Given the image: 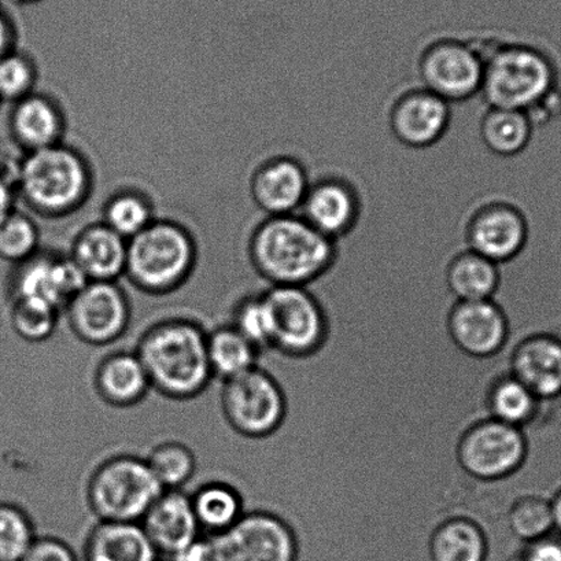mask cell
<instances>
[{
	"label": "cell",
	"instance_id": "1",
	"mask_svg": "<svg viewBox=\"0 0 561 561\" xmlns=\"http://www.w3.org/2000/svg\"><path fill=\"white\" fill-rule=\"evenodd\" d=\"M250 264L268 287H310L334 271L340 242L332 241L298 214L265 217L250 236Z\"/></svg>",
	"mask_w": 561,
	"mask_h": 561
},
{
	"label": "cell",
	"instance_id": "2",
	"mask_svg": "<svg viewBox=\"0 0 561 561\" xmlns=\"http://www.w3.org/2000/svg\"><path fill=\"white\" fill-rule=\"evenodd\" d=\"M468 36L483 57L481 95L488 107L528 113L559 89V70L541 47L497 30Z\"/></svg>",
	"mask_w": 561,
	"mask_h": 561
},
{
	"label": "cell",
	"instance_id": "3",
	"mask_svg": "<svg viewBox=\"0 0 561 561\" xmlns=\"http://www.w3.org/2000/svg\"><path fill=\"white\" fill-rule=\"evenodd\" d=\"M134 351L144 363L151 389L165 399H197L215 379L208 356V331L197 320H158L141 332Z\"/></svg>",
	"mask_w": 561,
	"mask_h": 561
},
{
	"label": "cell",
	"instance_id": "4",
	"mask_svg": "<svg viewBox=\"0 0 561 561\" xmlns=\"http://www.w3.org/2000/svg\"><path fill=\"white\" fill-rule=\"evenodd\" d=\"M14 184L26 208L59 219L75 214L90 198L92 172L87 158L62 141L23 154L14 165Z\"/></svg>",
	"mask_w": 561,
	"mask_h": 561
},
{
	"label": "cell",
	"instance_id": "5",
	"mask_svg": "<svg viewBox=\"0 0 561 561\" xmlns=\"http://www.w3.org/2000/svg\"><path fill=\"white\" fill-rule=\"evenodd\" d=\"M195 263L197 244L187 228L156 219L129 239L124 276L141 293L167 296L190 279Z\"/></svg>",
	"mask_w": 561,
	"mask_h": 561
},
{
	"label": "cell",
	"instance_id": "6",
	"mask_svg": "<svg viewBox=\"0 0 561 561\" xmlns=\"http://www.w3.org/2000/svg\"><path fill=\"white\" fill-rule=\"evenodd\" d=\"M163 493L146 459L135 455L108 457L87 482V504L101 522L140 523Z\"/></svg>",
	"mask_w": 561,
	"mask_h": 561
},
{
	"label": "cell",
	"instance_id": "7",
	"mask_svg": "<svg viewBox=\"0 0 561 561\" xmlns=\"http://www.w3.org/2000/svg\"><path fill=\"white\" fill-rule=\"evenodd\" d=\"M484 62L470 36L437 34L419 48V85L450 103L481 95Z\"/></svg>",
	"mask_w": 561,
	"mask_h": 561
},
{
	"label": "cell",
	"instance_id": "8",
	"mask_svg": "<svg viewBox=\"0 0 561 561\" xmlns=\"http://www.w3.org/2000/svg\"><path fill=\"white\" fill-rule=\"evenodd\" d=\"M220 404L232 432L252 440L272 437L282 427L287 413L282 386L261 365L225 380Z\"/></svg>",
	"mask_w": 561,
	"mask_h": 561
},
{
	"label": "cell",
	"instance_id": "9",
	"mask_svg": "<svg viewBox=\"0 0 561 561\" xmlns=\"http://www.w3.org/2000/svg\"><path fill=\"white\" fill-rule=\"evenodd\" d=\"M274 334L270 351L287 357H307L325 340L323 307L308 287H266Z\"/></svg>",
	"mask_w": 561,
	"mask_h": 561
},
{
	"label": "cell",
	"instance_id": "10",
	"mask_svg": "<svg viewBox=\"0 0 561 561\" xmlns=\"http://www.w3.org/2000/svg\"><path fill=\"white\" fill-rule=\"evenodd\" d=\"M527 454V438L522 428L490 417L462 435L457 461L468 477L479 482H495L515 476L525 465Z\"/></svg>",
	"mask_w": 561,
	"mask_h": 561
},
{
	"label": "cell",
	"instance_id": "11",
	"mask_svg": "<svg viewBox=\"0 0 561 561\" xmlns=\"http://www.w3.org/2000/svg\"><path fill=\"white\" fill-rule=\"evenodd\" d=\"M64 312L72 334L94 347L122 340L133 319L127 293L117 282H87Z\"/></svg>",
	"mask_w": 561,
	"mask_h": 561
},
{
	"label": "cell",
	"instance_id": "12",
	"mask_svg": "<svg viewBox=\"0 0 561 561\" xmlns=\"http://www.w3.org/2000/svg\"><path fill=\"white\" fill-rule=\"evenodd\" d=\"M462 236L467 249L503 266L526 249L530 225L520 206L506 198H490L470 211Z\"/></svg>",
	"mask_w": 561,
	"mask_h": 561
},
{
	"label": "cell",
	"instance_id": "13",
	"mask_svg": "<svg viewBox=\"0 0 561 561\" xmlns=\"http://www.w3.org/2000/svg\"><path fill=\"white\" fill-rule=\"evenodd\" d=\"M364 214L362 193L351 178L323 173L312 178L298 215L316 231L340 242L356 230Z\"/></svg>",
	"mask_w": 561,
	"mask_h": 561
},
{
	"label": "cell",
	"instance_id": "14",
	"mask_svg": "<svg viewBox=\"0 0 561 561\" xmlns=\"http://www.w3.org/2000/svg\"><path fill=\"white\" fill-rule=\"evenodd\" d=\"M450 124V103L419 84L400 91L388 111L390 134L408 149L424 150L439 144Z\"/></svg>",
	"mask_w": 561,
	"mask_h": 561
},
{
	"label": "cell",
	"instance_id": "15",
	"mask_svg": "<svg viewBox=\"0 0 561 561\" xmlns=\"http://www.w3.org/2000/svg\"><path fill=\"white\" fill-rule=\"evenodd\" d=\"M85 283V277L69 255L42 253L39 250L34 257L14 265L8 286L9 298L10 301L36 299L62 312Z\"/></svg>",
	"mask_w": 561,
	"mask_h": 561
},
{
	"label": "cell",
	"instance_id": "16",
	"mask_svg": "<svg viewBox=\"0 0 561 561\" xmlns=\"http://www.w3.org/2000/svg\"><path fill=\"white\" fill-rule=\"evenodd\" d=\"M312 182L301 158L275 154L261 161L250 176V197L265 217L298 214Z\"/></svg>",
	"mask_w": 561,
	"mask_h": 561
},
{
	"label": "cell",
	"instance_id": "17",
	"mask_svg": "<svg viewBox=\"0 0 561 561\" xmlns=\"http://www.w3.org/2000/svg\"><path fill=\"white\" fill-rule=\"evenodd\" d=\"M233 561H298L296 533L280 516L254 508L225 533Z\"/></svg>",
	"mask_w": 561,
	"mask_h": 561
},
{
	"label": "cell",
	"instance_id": "18",
	"mask_svg": "<svg viewBox=\"0 0 561 561\" xmlns=\"http://www.w3.org/2000/svg\"><path fill=\"white\" fill-rule=\"evenodd\" d=\"M449 332L455 345L471 357H492L510 340V324L494 299L457 301L449 314Z\"/></svg>",
	"mask_w": 561,
	"mask_h": 561
},
{
	"label": "cell",
	"instance_id": "19",
	"mask_svg": "<svg viewBox=\"0 0 561 561\" xmlns=\"http://www.w3.org/2000/svg\"><path fill=\"white\" fill-rule=\"evenodd\" d=\"M158 554L176 559L203 536L194 514L192 495L183 490H163L140 520Z\"/></svg>",
	"mask_w": 561,
	"mask_h": 561
},
{
	"label": "cell",
	"instance_id": "20",
	"mask_svg": "<svg viewBox=\"0 0 561 561\" xmlns=\"http://www.w3.org/2000/svg\"><path fill=\"white\" fill-rule=\"evenodd\" d=\"M510 368L539 401L561 399V336L537 332L523 337L512 351Z\"/></svg>",
	"mask_w": 561,
	"mask_h": 561
},
{
	"label": "cell",
	"instance_id": "21",
	"mask_svg": "<svg viewBox=\"0 0 561 561\" xmlns=\"http://www.w3.org/2000/svg\"><path fill=\"white\" fill-rule=\"evenodd\" d=\"M8 127L14 145L28 154L62 144L67 118L53 96L35 91L13 103Z\"/></svg>",
	"mask_w": 561,
	"mask_h": 561
},
{
	"label": "cell",
	"instance_id": "22",
	"mask_svg": "<svg viewBox=\"0 0 561 561\" xmlns=\"http://www.w3.org/2000/svg\"><path fill=\"white\" fill-rule=\"evenodd\" d=\"M128 241L103 222H92L70 244L69 259L87 282H117L125 274Z\"/></svg>",
	"mask_w": 561,
	"mask_h": 561
},
{
	"label": "cell",
	"instance_id": "23",
	"mask_svg": "<svg viewBox=\"0 0 561 561\" xmlns=\"http://www.w3.org/2000/svg\"><path fill=\"white\" fill-rule=\"evenodd\" d=\"M94 389L102 402L117 410L139 405L152 390L144 363L135 351L106 354L96 365Z\"/></svg>",
	"mask_w": 561,
	"mask_h": 561
},
{
	"label": "cell",
	"instance_id": "24",
	"mask_svg": "<svg viewBox=\"0 0 561 561\" xmlns=\"http://www.w3.org/2000/svg\"><path fill=\"white\" fill-rule=\"evenodd\" d=\"M85 561H158L154 545L140 523L101 522L84 541Z\"/></svg>",
	"mask_w": 561,
	"mask_h": 561
},
{
	"label": "cell",
	"instance_id": "25",
	"mask_svg": "<svg viewBox=\"0 0 561 561\" xmlns=\"http://www.w3.org/2000/svg\"><path fill=\"white\" fill-rule=\"evenodd\" d=\"M443 282L456 301H484L497 296L503 271L493 261L465 248L446 263Z\"/></svg>",
	"mask_w": 561,
	"mask_h": 561
},
{
	"label": "cell",
	"instance_id": "26",
	"mask_svg": "<svg viewBox=\"0 0 561 561\" xmlns=\"http://www.w3.org/2000/svg\"><path fill=\"white\" fill-rule=\"evenodd\" d=\"M428 558L430 561H488L486 534L467 517L445 520L430 537Z\"/></svg>",
	"mask_w": 561,
	"mask_h": 561
},
{
	"label": "cell",
	"instance_id": "27",
	"mask_svg": "<svg viewBox=\"0 0 561 561\" xmlns=\"http://www.w3.org/2000/svg\"><path fill=\"white\" fill-rule=\"evenodd\" d=\"M534 128L536 127L526 112L488 107L479 122V136L483 146L494 156L511 158L527 149Z\"/></svg>",
	"mask_w": 561,
	"mask_h": 561
},
{
	"label": "cell",
	"instance_id": "28",
	"mask_svg": "<svg viewBox=\"0 0 561 561\" xmlns=\"http://www.w3.org/2000/svg\"><path fill=\"white\" fill-rule=\"evenodd\" d=\"M190 495L201 530L209 534L230 531L247 512L242 493L230 483L208 482Z\"/></svg>",
	"mask_w": 561,
	"mask_h": 561
},
{
	"label": "cell",
	"instance_id": "29",
	"mask_svg": "<svg viewBox=\"0 0 561 561\" xmlns=\"http://www.w3.org/2000/svg\"><path fill=\"white\" fill-rule=\"evenodd\" d=\"M261 353L236 327L222 324L208 331V356L211 374L222 382L257 367Z\"/></svg>",
	"mask_w": 561,
	"mask_h": 561
},
{
	"label": "cell",
	"instance_id": "30",
	"mask_svg": "<svg viewBox=\"0 0 561 561\" xmlns=\"http://www.w3.org/2000/svg\"><path fill=\"white\" fill-rule=\"evenodd\" d=\"M541 401L508 375L495 382L489 396L490 416L514 427H526L536 419Z\"/></svg>",
	"mask_w": 561,
	"mask_h": 561
},
{
	"label": "cell",
	"instance_id": "31",
	"mask_svg": "<svg viewBox=\"0 0 561 561\" xmlns=\"http://www.w3.org/2000/svg\"><path fill=\"white\" fill-rule=\"evenodd\" d=\"M154 220L151 201L135 190H123L112 195L103 206V225L127 241Z\"/></svg>",
	"mask_w": 561,
	"mask_h": 561
},
{
	"label": "cell",
	"instance_id": "32",
	"mask_svg": "<svg viewBox=\"0 0 561 561\" xmlns=\"http://www.w3.org/2000/svg\"><path fill=\"white\" fill-rule=\"evenodd\" d=\"M146 461L163 490H183L198 467L193 449L179 440L158 444Z\"/></svg>",
	"mask_w": 561,
	"mask_h": 561
},
{
	"label": "cell",
	"instance_id": "33",
	"mask_svg": "<svg viewBox=\"0 0 561 561\" xmlns=\"http://www.w3.org/2000/svg\"><path fill=\"white\" fill-rule=\"evenodd\" d=\"M506 526L517 542L528 543L554 531L552 505L547 495L526 494L506 512Z\"/></svg>",
	"mask_w": 561,
	"mask_h": 561
},
{
	"label": "cell",
	"instance_id": "34",
	"mask_svg": "<svg viewBox=\"0 0 561 561\" xmlns=\"http://www.w3.org/2000/svg\"><path fill=\"white\" fill-rule=\"evenodd\" d=\"M39 227L30 215L13 209L0 219V260L19 265L39 252Z\"/></svg>",
	"mask_w": 561,
	"mask_h": 561
},
{
	"label": "cell",
	"instance_id": "35",
	"mask_svg": "<svg viewBox=\"0 0 561 561\" xmlns=\"http://www.w3.org/2000/svg\"><path fill=\"white\" fill-rule=\"evenodd\" d=\"M61 310L36 299H12L10 301V324L21 340L43 343L56 334Z\"/></svg>",
	"mask_w": 561,
	"mask_h": 561
},
{
	"label": "cell",
	"instance_id": "36",
	"mask_svg": "<svg viewBox=\"0 0 561 561\" xmlns=\"http://www.w3.org/2000/svg\"><path fill=\"white\" fill-rule=\"evenodd\" d=\"M230 324L236 327L261 353L270 351L274 320H272L270 302L264 291L243 297L232 310Z\"/></svg>",
	"mask_w": 561,
	"mask_h": 561
},
{
	"label": "cell",
	"instance_id": "37",
	"mask_svg": "<svg viewBox=\"0 0 561 561\" xmlns=\"http://www.w3.org/2000/svg\"><path fill=\"white\" fill-rule=\"evenodd\" d=\"M36 538L35 523L28 512L18 504L0 501V561L23 560Z\"/></svg>",
	"mask_w": 561,
	"mask_h": 561
},
{
	"label": "cell",
	"instance_id": "38",
	"mask_svg": "<svg viewBox=\"0 0 561 561\" xmlns=\"http://www.w3.org/2000/svg\"><path fill=\"white\" fill-rule=\"evenodd\" d=\"M37 69L28 54L14 48L0 58V103H13L35 92Z\"/></svg>",
	"mask_w": 561,
	"mask_h": 561
},
{
	"label": "cell",
	"instance_id": "39",
	"mask_svg": "<svg viewBox=\"0 0 561 561\" xmlns=\"http://www.w3.org/2000/svg\"><path fill=\"white\" fill-rule=\"evenodd\" d=\"M172 561H233L225 534L201 536L185 552Z\"/></svg>",
	"mask_w": 561,
	"mask_h": 561
},
{
	"label": "cell",
	"instance_id": "40",
	"mask_svg": "<svg viewBox=\"0 0 561 561\" xmlns=\"http://www.w3.org/2000/svg\"><path fill=\"white\" fill-rule=\"evenodd\" d=\"M21 561H79L69 543L57 537H37Z\"/></svg>",
	"mask_w": 561,
	"mask_h": 561
},
{
	"label": "cell",
	"instance_id": "41",
	"mask_svg": "<svg viewBox=\"0 0 561 561\" xmlns=\"http://www.w3.org/2000/svg\"><path fill=\"white\" fill-rule=\"evenodd\" d=\"M522 561H561V534L553 531L536 541L523 543Z\"/></svg>",
	"mask_w": 561,
	"mask_h": 561
},
{
	"label": "cell",
	"instance_id": "42",
	"mask_svg": "<svg viewBox=\"0 0 561 561\" xmlns=\"http://www.w3.org/2000/svg\"><path fill=\"white\" fill-rule=\"evenodd\" d=\"M18 193H15L14 168L0 165V219L15 209Z\"/></svg>",
	"mask_w": 561,
	"mask_h": 561
},
{
	"label": "cell",
	"instance_id": "43",
	"mask_svg": "<svg viewBox=\"0 0 561 561\" xmlns=\"http://www.w3.org/2000/svg\"><path fill=\"white\" fill-rule=\"evenodd\" d=\"M18 25L4 4L0 3V58L13 51L18 43Z\"/></svg>",
	"mask_w": 561,
	"mask_h": 561
},
{
	"label": "cell",
	"instance_id": "44",
	"mask_svg": "<svg viewBox=\"0 0 561 561\" xmlns=\"http://www.w3.org/2000/svg\"><path fill=\"white\" fill-rule=\"evenodd\" d=\"M550 505H552V514L554 522V531L561 534V484L550 495Z\"/></svg>",
	"mask_w": 561,
	"mask_h": 561
},
{
	"label": "cell",
	"instance_id": "45",
	"mask_svg": "<svg viewBox=\"0 0 561 561\" xmlns=\"http://www.w3.org/2000/svg\"><path fill=\"white\" fill-rule=\"evenodd\" d=\"M37 2H42V0H0V3L4 4V7L13 9L31 7V4Z\"/></svg>",
	"mask_w": 561,
	"mask_h": 561
},
{
	"label": "cell",
	"instance_id": "46",
	"mask_svg": "<svg viewBox=\"0 0 561 561\" xmlns=\"http://www.w3.org/2000/svg\"><path fill=\"white\" fill-rule=\"evenodd\" d=\"M500 484H501V481H500ZM501 489H503V484H501ZM503 493L505 495L504 489H503ZM505 500H506V495H505ZM506 504H508V508H510L508 500H506ZM506 512H508V511H506ZM506 527H508V526H506ZM512 539H514V538H512L511 533H510V537H508V539H506V541H512ZM494 547H495V543L494 545H489V549L490 550H493Z\"/></svg>",
	"mask_w": 561,
	"mask_h": 561
},
{
	"label": "cell",
	"instance_id": "47",
	"mask_svg": "<svg viewBox=\"0 0 561 561\" xmlns=\"http://www.w3.org/2000/svg\"><path fill=\"white\" fill-rule=\"evenodd\" d=\"M0 105H2V103H0Z\"/></svg>",
	"mask_w": 561,
	"mask_h": 561
}]
</instances>
